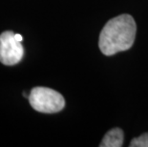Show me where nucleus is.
I'll use <instances>...</instances> for the list:
<instances>
[{"mask_svg":"<svg viewBox=\"0 0 148 147\" xmlns=\"http://www.w3.org/2000/svg\"><path fill=\"white\" fill-rule=\"evenodd\" d=\"M137 26L130 14H121L110 19L99 34V46L105 55L127 51L134 44Z\"/></svg>","mask_w":148,"mask_h":147,"instance_id":"1","label":"nucleus"},{"mask_svg":"<svg viewBox=\"0 0 148 147\" xmlns=\"http://www.w3.org/2000/svg\"><path fill=\"white\" fill-rule=\"evenodd\" d=\"M15 37H16V39L18 40V41H21L22 42V40H23V37H22L21 34H15Z\"/></svg>","mask_w":148,"mask_h":147,"instance_id":"6","label":"nucleus"},{"mask_svg":"<svg viewBox=\"0 0 148 147\" xmlns=\"http://www.w3.org/2000/svg\"><path fill=\"white\" fill-rule=\"evenodd\" d=\"M130 147H148V132L144 133L140 137H134L131 140Z\"/></svg>","mask_w":148,"mask_h":147,"instance_id":"5","label":"nucleus"},{"mask_svg":"<svg viewBox=\"0 0 148 147\" xmlns=\"http://www.w3.org/2000/svg\"><path fill=\"white\" fill-rule=\"evenodd\" d=\"M124 134L121 128H113L105 134L100 147H121L123 144Z\"/></svg>","mask_w":148,"mask_h":147,"instance_id":"4","label":"nucleus"},{"mask_svg":"<svg viewBox=\"0 0 148 147\" xmlns=\"http://www.w3.org/2000/svg\"><path fill=\"white\" fill-rule=\"evenodd\" d=\"M31 106L44 114L58 113L65 107V99L60 93L47 87H34L29 95Z\"/></svg>","mask_w":148,"mask_h":147,"instance_id":"2","label":"nucleus"},{"mask_svg":"<svg viewBox=\"0 0 148 147\" xmlns=\"http://www.w3.org/2000/svg\"><path fill=\"white\" fill-rule=\"evenodd\" d=\"M24 48L21 41H18L15 34L6 31L0 34V62L6 66H12L22 60Z\"/></svg>","mask_w":148,"mask_h":147,"instance_id":"3","label":"nucleus"}]
</instances>
